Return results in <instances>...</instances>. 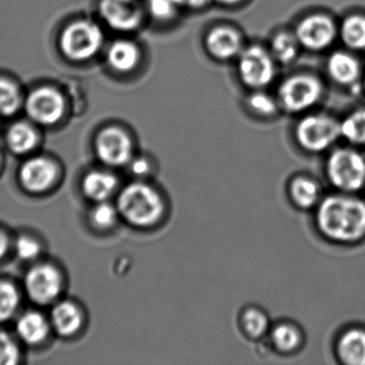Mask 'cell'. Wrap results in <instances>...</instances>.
Listing matches in <instances>:
<instances>
[{
	"mask_svg": "<svg viewBox=\"0 0 365 365\" xmlns=\"http://www.w3.org/2000/svg\"><path fill=\"white\" fill-rule=\"evenodd\" d=\"M319 224L332 239L351 241L365 231V205L346 197H330L319 208Z\"/></svg>",
	"mask_w": 365,
	"mask_h": 365,
	"instance_id": "6da1fadb",
	"label": "cell"
},
{
	"mask_svg": "<svg viewBox=\"0 0 365 365\" xmlns=\"http://www.w3.org/2000/svg\"><path fill=\"white\" fill-rule=\"evenodd\" d=\"M117 208L128 224L148 229L162 218L164 201L153 186L145 182H133L120 192Z\"/></svg>",
	"mask_w": 365,
	"mask_h": 365,
	"instance_id": "7a4b0ae2",
	"label": "cell"
},
{
	"mask_svg": "<svg viewBox=\"0 0 365 365\" xmlns=\"http://www.w3.org/2000/svg\"><path fill=\"white\" fill-rule=\"evenodd\" d=\"M104 34L98 24L77 21L64 29L60 40L62 51L75 61H85L94 57L102 49Z\"/></svg>",
	"mask_w": 365,
	"mask_h": 365,
	"instance_id": "3957f363",
	"label": "cell"
},
{
	"mask_svg": "<svg viewBox=\"0 0 365 365\" xmlns=\"http://www.w3.org/2000/svg\"><path fill=\"white\" fill-rule=\"evenodd\" d=\"M238 74L245 85L255 90L267 87L276 75V60L269 51L251 45L238 56Z\"/></svg>",
	"mask_w": 365,
	"mask_h": 365,
	"instance_id": "277c9868",
	"label": "cell"
},
{
	"mask_svg": "<svg viewBox=\"0 0 365 365\" xmlns=\"http://www.w3.org/2000/svg\"><path fill=\"white\" fill-rule=\"evenodd\" d=\"M323 87L319 79L311 75L299 74L289 77L279 88V102L292 113L308 109L321 98Z\"/></svg>",
	"mask_w": 365,
	"mask_h": 365,
	"instance_id": "5b68a950",
	"label": "cell"
},
{
	"mask_svg": "<svg viewBox=\"0 0 365 365\" xmlns=\"http://www.w3.org/2000/svg\"><path fill=\"white\" fill-rule=\"evenodd\" d=\"M96 150L98 159L108 166H125L134 158L132 137L118 126L101 131L96 137Z\"/></svg>",
	"mask_w": 365,
	"mask_h": 365,
	"instance_id": "8992f818",
	"label": "cell"
},
{
	"mask_svg": "<svg viewBox=\"0 0 365 365\" xmlns=\"http://www.w3.org/2000/svg\"><path fill=\"white\" fill-rule=\"evenodd\" d=\"M332 182L343 190L355 191L364 184L365 162L361 156L351 150H339L329 161Z\"/></svg>",
	"mask_w": 365,
	"mask_h": 365,
	"instance_id": "52a82bcc",
	"label": "cell"
},
{
	"mask_svg": "<svg viewBox=\"0 0 365 365\" xmlns=\"http://www.w3.org/2000/svg\"><path fill=\"white\" fill-rule=\"evenodd\" d=\"M98 10L109 27L121 32L138 29L145 17L139 0H101Z\"/></svg>",
	"mask_w": 365,
	"mask_h": 365,
	"instance_id": "ba28073f",
	"label": "cell"
},
{
	"mask_svg": "<svg viewBox=\"0 0 365 365\" xmlns=\"http://www.w3.org/2000/svg\"><path fill=\"white\" fill-rule=\"evenodd\" d=\"M341 133L340 126L325 116H309L296 131L298 141L310 151H321L331 145Z\"/></svg>",
	"mask_w": 365,
	"mask_h": 365,
	"instance_id": "9c48e42d",
	"label": "cell"
},
{
	"mask_svg": "<svg viewBox=\"0 0 365 365\" xmlns=\"http://www.w3.org/2000/svg\"><path fill=\"white\" fill-rule=\"evenodd\" d=\"M26 111L34 121L51 126L63 115L64 100L61 94L53 88H40L28 96Z\"/></svg>",
	"mask_w": 365,
	"mask_h": 365,
	"instance_id": "30bf717a",
	"label": "cell"
},
{
	"mask_svg": "<svg viewBox=\"0 0 365 365\" xmlns=\"http://www.w3.org/2000/svg\"><path fill=\"white\" fill-rule=\"evenodd\" d=\"M336 26L325 15H310L298 24L296 38L302 46L312 51L326 49L336 38Z\"/></svg>",
	"mask_w": 365,
	"mask_h": 365,
	"instance_id": "8fae6325",
	"label": "cell"
},
{
	"mask_svg": "<svg viewBox=\"0 0 365 365\" xmlns=\"http://www.w3.org/2000/svg\"><path fill=\"white\" fill-rule=\"evenodd\" d=\"M26 289L36 304H48L61 291V276L58 270L49 265L32 268L26 276Z\"/></svg>",
	"mask_w": 365,
	"mask_h": 365,
	"instance_id": "7c38bea8",
	"label": "cell"
},
{
	"mask_svg": "<svg viewBox=\"0 0 365 365\" xmlns=\"http://www.w3.org/2000/svg\"><path fill=\"white\" fill-rule=\"evenodd\" d=\"M206 49L212 57L229 60L242 53V36L233 28L216 27L208 32L205 39Z\"/></svg>",
	"mask_w": 365,
	"mask_h": 365,
	"instance_id": "4fadbf2b",
	"label": "cell"
},
{
	"mask_svg": "<svg viewBox=\"0 0 365 365\" xmlns=\"http://www.w3.org/2000/svg\"><path fill=\"white\" fill-rule=\"evenodd\" d=\"M21 181L31 192H43L55 181L56 166L45 158L27 161L21 169Z\"/></svg>",
	"mask_w": 365,
	"mask_h": 365,
	"instance_id": "5bb4252c",
	"label": "cell"
},
{
	"mask_svg": "<svg viewBox=\"0 0 365 365\" xmlns=\"http://www.w3.org/2000/svg\"><path fill=\"white\" fill-rule=\"evenodd\" d=\"M119 180L117 176L106 171H92L83 180L86 196L96 203L106 201L117 192Z\"/></svg>",
	"mask_w": 365,
	"mask_h": 365,
	"instance_id": "9a60e30c",
	"label": "cell"
},
{
	"mask_svg": "<svg viewBox=\"0 0 365 365\" xmlns=\"http://www.w3.org/2000/svg\"><path fill=\"white\" fill-rule=\"evenodd\" d=\"M140 57L138 45L130 40L115 41L107 51V62L111 69L120 73L135 70Z\"/></svg>",
	"mask_w": 365,
	"mask_h": 365,
	"instance_id": "2e32d148",
	"label": "cell"
},
{
	"mask_svg": "<svg viewBox=\"0 0 365 365\" xmlns=\"http://www.w3.org/2000/svg\"><path fill=\"white\" fill-rule=\"evenodd\" d=\"M51 321L58 334L64 336H72L81 328V311L72 302H61L53 309Z\"/></svg>",
	"mask_w": 365,
	"mask_h": 365,
	"instance_id": "e0dca14e",
	"label": "cell"
},
{
	"mask_svg": "<svg viewBox=\"0 0 365 365\" xmlns=\"http://www.w3.org/2000/svg\"><path fill=\"white\" fill-rule=\"evenodd\" d=\"M330 76L338 83H354L360 74L359 64L351 55L342 51L334 53L328 61Z\"/></svg>",
	"mask_w": 365,
	"mask_h": 365,
	"instance_id": "ac0fdd59",
	"label": "cell"
},
{
	"mask_svg": "<svg viewBox=\"0 0 365 365\" xmlns=\"http://www.w3.org/2000/svg\"><path fill=\"white\" fill-rule=\"evenodd\" d=\"M17 334L24 342L36 345L46 338L48 326L40 313H26L17 323Z\"/></svg>",
	"mask_w": 365,
	"mask_h": 365,
	"instance_id": "d6986e66",
	"label": "cell"
},
{
	"mask_svg": "<svg viewBox=\"0 0 365 365\" xmlns=\"http://www.w3.org/2000/svg\"><path fill=\"white\" fill-rule=\"evenodd\" d=\"M341 358L351 365H365V334L351 330L345 334L339 345Z\"/></svg>",
	"mask_w": 365,
	"mask_h": 365,
	"instance_id": "ffe728a7",
	"label": "cell"
},
{
	"mask_svg": "<svg viewBox=\"0 0 365 365\" xmlns=\"http://www.w3.org/2000/svg\"><path fill=\"white\" fill-rule=\"evenodd\" d=\"M300 43L295 34L279 32L270 43L269 51L277 62L291 64L297 57Z\"/></svg>",
	"mask_w": 365,
	"mask_h": 365,
	"instance_id": "44dd1931",
	"label": "cell"
},
{
	"mask_svg": "<svg viewBox=\"0 0 365 365\" xmlns=\"http://www.w3.org/2000/svg\"><path fill=\"white\" fill-rule=\"evenodd\" d=\"M6 141L15 154H26L36 146V131L29 124L17 122L9 129Z\"/></svg>",
	"mask_w": 365,
	"mask_h": 365,
	"instance_id": "7402d4cb",
	"label": "cell"
},
{
	"mask_svg": "<svg viewBox=\"0 0 365 365\" xmlns=\"http://www.w3.org/2000/svg\"><path fill=\"white\" fill-rule=\"evenodd\" d=\"M343 42L354 49H365V17L353 15L345 19L341 28Z\"/></svg>",
	"mask_w": 365,
	"mask_h": 365,
	"instance_id": "603a6c76",
	"label": "cell"
},
{
	"mask_svg": "<svg viewBox=\"0 0 365 365\" xmlns=\"http://www.w3.org/2000/svg\"><path fill=\"white\" fill-rule=\"evenodd\" d=\"M120 212L117 205L108 201L96 203L93 209L90 212V220L92 225L101 231H108L115 226L120 218Z\"/></svg>",
	"mask_w": 365,
	"mask_h": 365,
	"instance_id": "cb8c5ba5",
	"label": "cell"
},
{
	"mask_svg": "<svg viewBox=\"0 0 365 365\" xmlns=\"http://www.w3.org/2000/svg\"><path fill=\"white\" fill-rule=\"evenodd\" d=\"M291 195L296 205L310 208L317 203V188L315 184L306 178H297L291 186Z\"/></svg>",
	"mask_w": 365,
	"mask_h": 365,
	"instance_id": "d4e9b609",
	"label": "cell"
},
{
	"mask_svg": "<svg viewBox=\"0 0 365 365\" xmlns=\"http://www.w3.org/2000/svg\"><path fill=\"white\" fill-rule=\"evenodd\" d=\"M341 134L354 143H365V111L351 114L340 126Z\"/></svg>",
	"mask_w": 365,
	"mask_h": 365,
	"instance_id": "484cf974",
	"label": "cell"
},
{
	"mask_svg": "<svg viewBox=\"0 0 365 365\" xmlns=\"http://www.w3.org/2000/svg\"><path fill=\"white\" fill-rule=\"evenodd\" d=\"M21 104L19 89L14 84L0 79V115H13Z\"/></svg>",
	"mask_w": 365,
	"mask_h": 365,
	"instance_id": "4316f807",
	"label": "cell"
},
{
	"mask_svg": "<svg viewBox=\"0 0 365 365\" xmlns=\"http://www.w3.org/2000/svg\"><path fill=\"white\" fill-rule=\"evenodd\" d=\"M242 327L249 336L261 338L268 329L267 316L257 309H249L242 315Z\"/></svg>",
	"mask_w": 365,
	"mask_h": 365,
	"instance_id": "83f0119b",
	"label": "cell"
},
{
	"mask_svg": "<svg viewBox=\"0 0 365 365\" xmlns=\"http://www.w3.org/2000/svg\"><path fill=\"white\" fill-rule=\"evenodd\" d=\"M272 340L274 346L281 351H291L297 347L299 343V334L292 326H277L272 332Z\"/></svg>",
	"mask_w": 365,
	"mask_h": 365,
	"instance_id": "f1b7e54d",
	"label": "cell"
},
{
	"mask_svg": "<svg viewBox=\"0 0 365 365\" xmlns=\"http://www.w3.org/2000/svg\"><path fill=\"white\" fill-rule=\"evenodd\" d=\"M19 301L16 289L9 282L0 281V321H6L12 316Z\"/></svg>",
	"mask_w": 365,
	"mask_h": 365,
	"instance_id": "f546056e",
	"label": "cell"
},
{
	"mask_svg": "<svg viewBox=\"0 0 365 365\" xmlns=\"http://www.w3.org/2000/svg\"><path fill=\"white\" fill-rule=\"evenodd\" d=\"M178 0H148V10L154 19L166 21L175 19L181 10Z\"/></svg>",
	"mask_w": 365,
	"mask_h": 365,
	"instance_id": "4dcf8cb0",
	"label": "cell"
},
{
	"mask_svg": "<svg viewBox=\"0 0 365 365\" xmlns=\"http://www.w3.org/2000/svg\"><path fill=\"white\" fill-rule=\"evenodd\" d=\"M248 106L257 115L272 116L278 109V103L265 92L257 90L248 98Z\"/></svg>",
	"mask_w": 365,
	"mask_h": 365,
	"instance_id": "1f68e13d",
	"label": "cell"
},
{
	"mask_svg": "<svg viewBox=\"0 0 365 365\" xmlns=\"http://www.w3.org/2000/svg\"><path fill=\"white\" fill-rule=\"evenodd\" d=\"M19 354L16 345L10 336L0 331V365H14L19 362Z\"/></svg>",
	"mask_w": 365,
	"mask_h": 365,
	"instance_id": "d6a6232c",
	"label": "cell"
},
{
	"mask_svg": "<svg viewBox=\"0 0 365 365\" xmlns=\"http://www.w3.org/2000/svg\"><path fill=\"white\" fill-rule=\"evenodd\" d=\"M17 255L24 261H30L38 256L40 252V246L36 240L29 237H21L17 239L15 244Z\"/></svg>",
	"mask_w": 365,
	"mask_h": 365,
	"instance_id": "836d02e7",
	"label": "cell"
},
{
	"mask_svg": "<svg viewBox=\"0 0 365 365\" xmlns=\"http://www.w3.org/2000/svg\"><path fill=\"white\" fill-rule=\"evenodd\" d=\"M130 173L137 177H145L151 171V162L147 158H133L128 163Z\"/></svg>",
	"mask_w": 365,
	"mask_h": 365,
	"instance_id": "e575fe53",
	"label": "cell"
},
{
	"mask_svg": "<svg viewBox=\"0 0 365 365\" xmlns=\"http://www.w3.org/2000/svg\"><path fill=\"white\" fill-rule=\"evenodd\" d=\"M178 1L182 9H201L205 6L210 0H178Z\"/></svg>",
	"mask_w": 365,
	"mask_h": 365,
	"instance_id": "d590c367",
	"label": "cell"
},
{
	"mask_svg": "<svg viewBox=\"0 0 365 365\" xmlns=\"http://www.w3.org/2000/svg\"><path fill=\"white\" fill-rule=\"evenodd\" d=\"M8 248V241H6V236L0 231V259L4 256Z\"/></svg>",
	"mask_w": 365,
	"mask_h": 365,
	"instance_id": "8d00e7d4",
	"label": "cell"
},
{
	"mask_svg": "<svg viewBox=\"0 0 365 365\" xmlns=\"http://www.w3.org/2000/svg\"><path fill=\"white\" fill-rule=\"evenodd\" d=\"M218 4H223V6H234V4H238L242 0H215Z\"/></svg>",
	"mask_w": 365,
	"mask_h": 365,
	"instance_id": "74e56055",
	"label": "cell"
},
{
	"mask_svg": "<svg viewBox=\"0 0 365 365\" xmlns=\"http://www.w3.org/2000/svg\"><path fill=\"white\" fill-rule=\"evenodd\" d=\"M364 86H365V81H364Z\"/></svg>",
	"mask_w": 365,
	"mask_h": 365,
	"instance_id": "f35d334b",
	"label": "cell"
}]
</instances>
